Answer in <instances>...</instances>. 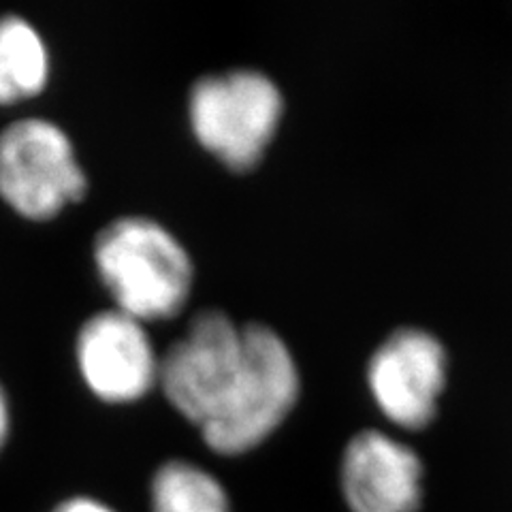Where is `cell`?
Instances as JSON below:
<instances>
[{"label":"cell","mask_w":512,"mask_h":512,"mask_svg":"<svg viewBox=\"0 0 512 512\" xmlns=\"http://www.w3.org/2000/svg\"><path fill=\"white\" fill-rule=\"evenodd\" d=\"M423 461L387 431L363 429L342 453L340 485L350 512H419Z\"/></svg>","instance_id":"8"},{"label":"cell","mask_w":512,"mask_h":512,"mask_svg":"<svg viewBox=\"0 0 512 512\" xmlns=\"http://www.w3.org/2000/svg\"><path fill=\"white\" fill-rule=\"evenodd\" d=\"M88 173L64 128L24 116L0 131V201L28 222H52L88 195Z\"/></svg>","instance_id":"4"},{"label":"cell","mask_w":512,"mask_h":512,"mask_svg":"<svg viewBox=\"0 0 512 512\" xmlns=\"http://www.w3.org/2000/svg\"><path fill=\"white\" fill-rule=\"evenodd\" d=\"M73 352L79 378L101 404L131 406L158 389L160 352L148 325L116 308L79 325Z\"/></svg>","instance_id":"7"},{"label":"cell","mask_w":512,"mask_h":512,"mask_svg":"<svg viewBox=\"0 0 512 512\" xmlns=\"http://www.w3.org/2000/svg\"><path fill=\"white\" fill-rule=\"evenodd\" d=\"M448 382V352L438 335L399 327L372 352L365 384L374 406L391 425L427 429L440 410Z\"/></svg>","instance_id":"6"},{"label":"cell","mask_w":512,"mask_h":512,"mask_svg":"<svg viewBox=\"0 0 512 512\" xmlns=\"http://www.w3.org/2000/svg\"><path fill=\"white\" fill-rule=\"evenodd\" d=\"M11 425H13L11 402H9V395H7L5 387H3V384H0V453H3V448L9 442Z\"/></svg>","instance_id":"12"},{"label":"cell","mask_w":512,"mask_h":512,"mask_svg":"<svg viewBox=\"0 0 512 512\" xmlns=\"http://www.w3.org/2000/svg\"><path fill=\"white\" fill-rule=\"evenodd\" d=\"M50 82L52 52L41 30L24 15H0V107L37 99Z\"/></svg>","instance_id":"9"},{"label":"cell","mask_w":512,"mask_h":512,"mask_svg":"<svg viewBox=\"0 0 512 512\" xmlns=\"http://www.w3.org/2000/svg\"><path fill=\"white\" fill-rule=\"evenodd\" d=\"M246 355L244 325L224 310H201L160 352L158 391L184 421L205 427L227 404Z\"/></svg>","instance_id":"5"},{"label":"cell","mask_w":512,"mask_h":512,"mask_svg":"<svg viewBox=\"0 0 512 512\" xmlns=\"http://www.w3.org/2000/svg\"><path fill=\"white\" fill-rule=\"evenodd\" d=\"M242 374L227 404L199 434L212 453L246 455L265 444L293 414L301 395V372L291 346L269 325H244Z\"/></svg>","instance_id":"3"},{"label":"cell","mask_w":512,"mask_h":512,"mask_svg":"<svg viewBox=\"0 0 512 512\" xmlns=\"http://www.w3.org/2000/svg\"><path fill=\"white\" fill-rule=\"evenodd\" d=\"M284 109L276 79L248 67L201 75L186 96L192 137L233 173H248L263 163L280 133Z\"/></svg>","instance_id":"2"},{"label":"cell","mask_w":512,"mask_h":512,"mask_svg":"<svg viewBox=\"0 0 512 512\" xmlns=\"http://www.w3.org/2000/svg\"><path fill=\"white\" fill-rule=\"evenodd\" d=\"M92 263L114 308L143 325L180 316L195 288V263L163 222L124 214L99 229Z\"/></svg>","instance_id":"1"},{"label":"cell","mask_w":512,"mask_h":512,"mask_svg":"<svg viewBox=\"0 0 512 512\" xmlns=\"http://www.w3.org/2000/svg\"><path fill=\"white\" fill-rule=\"evenodd\" d=\"M52 512H118L109 504L90 498V495H75V498H67L60 502Z\"/></svg>","instance_id":"11"},{"label":"cell","mask_w":512,"mask_h":512,"mask_svg":"<svg viewBox=\"0 0 512 512\" xmlns=\"http://www.w3.org/2000/svg\"><path fill=\"white\" fill-rule=\"evenodd\" d=\"M152 512H233L220 480L188 459H169L150 483Z\"/></svg>","instance_id":"10"}]
</instances>
